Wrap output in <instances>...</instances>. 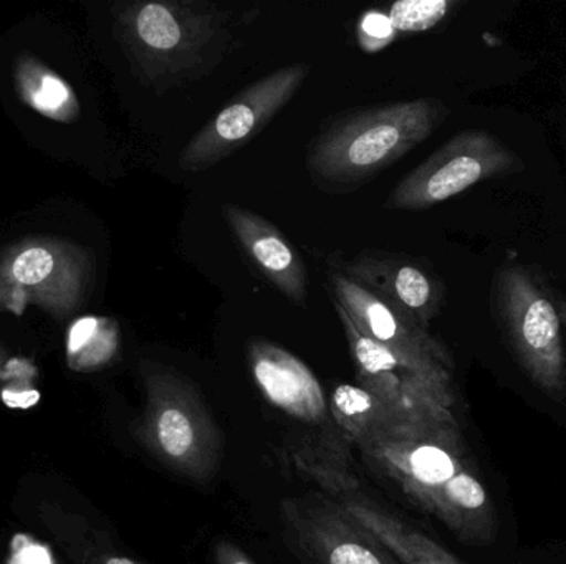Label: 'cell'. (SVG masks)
Here are the masks:
<instances>
[{
	"label": "cell",
	"mask_w": 566,
	"mask_h": 564,
	"mask_svg": "<svg viewBox=\"0 0 566 564\" xmlns=\"http://www.w3.org/2000/svg\"><path fill=\"white\" fill-rule=\"evenodd\" d=\"M363 460L459 540L488 546L497 535L494 503L475 473L455 414L402 413L376 400L349 437Z\"/></svg>",
	"instance_id": "6da1fadb"
},
{
	"label": "cell",
	"mask_w": 566,
	"mask_h": 564,
	"mask_svg": "<svg viewBox=\"0 0 566 564\" xmlns=\"http://www.w3.org/2000/svg\"><path fill=\"white\" fill-rule=\"evenodd\" d=\"M115 33L142 82L171 88L208 75L228 55L232 13L208 2L123 3Z\"/></svg>",
	"instance_id": "7a4b0ae2"
},
{
	"label": "cell",
	"mask_w": 566,
	"mask_h": 564,
	"mask_svg": "<svg viewBox=\"0 0 566 564\" xmlns=\"http://www.w3.org/2000/svg\"><path fill=\"white\" fill-rule=\"evenodd\" d=\"M448 113L444 103L431 98L349 113L315 139L310 172L329 191L358 188L426 141Z\"/></svg>",
	"instance_id": "3957f363"
},
{
	"label": "cell",
	"mask_w": 566,
	"mask_h": 564,
	"mask_svg": "<svg viewBox=\"0 0 566 564\" xmlns=\"http://www.w3.org/2000/svg\"><path fill=\"white\" fill-rule=\"evenodd\" d=\"M145 411L139 439L176 476L208 483L221 469L224 443L199 387L172 368L142 366Z\"/></svg>",
	"instance_id": "277c9868"
},
{
	"label": "cell",
	"mask_w": 566,
	"mask_h": 564,
	"mask_svg": "<svg viewBox=\"0 0 566 564\" xmlns=\"http://www.w3.org/2000/svg\"><path fill=\"white\" fill-rule=\"evenodd\" d=\"M95 281L92 251L55 235H30L0 254V313L39 308L55 320L80 310Z\"/></svg>",
	"instance_id": "5b68a950"
},
{
	"label": "cell",
	"mask_w": 566,
	"mask_h": 564,
	"mask_svg": "<svg viewBox=\"0 0 566 564\" xmlns=\"http://www.w3.org/2000/svg\"><path fill=\"white\" fill-rule=\"evenodd\" d=\"M248 361L259 391L271 406L306 430L305 447L292 459L352 472L349 446L336 426L318 380L300 358L265 340H252Z\"/></svg>",
	"instance_id": "8992f818"
},
{
	"label": "cell",
	"mask_w": 566,
	"mask_h": 564,
	"mask_svg": "<svg viewBox=\"0 0 566 564\" xmlns=\"http://www.w3.org/2000/svg\"><path fill=\"white\" fill-rule=\"evenodd\" d=\"M495 307L525 373L545 393L558 396L565 387L562 317L547 291L531 272L509 265L495 278Z\"/></svg>",
	"instance_id": "52a82bcc"
},
{
	"label": "cell",
	"mask_w": 566,
	"mask_h": 564,
	"mask_svg": "<svg viewBox=\"0 0 566 564\" xmlns=\"http://www.w3.org/2000/svg\"><path fill=\"white\" fill-rule=\"evenodd\" d=\"M524 168L522 159L491 132L468 129L449 139L389 195L386 209L422 211L468 191L479 182L504 178Z\"/></svg>",
	"instance_id": "ba28073f"
},
{
	"label": "cell",
	"mask_w": 566,
	"mask_h": 564,
	"mask_svg": "<svg viewBox=\"0 0 566 564\" xmlns=\"http://www.w3.org/2000/svg\"><path fill=\"white\" fill-rule=\"evenodd\" d=\"M308 72L305 63H293L242 89L186 145L181 169L206 171L244 148L289 105Z\"/></svg>",
	"instance_id": "9c48e42d"
},
{
	"label": "cell",
	"mask_w": 566,
	"mask_h": 564,
	"mask_svg": "<svg viewBox=\"0 0 566 564\" xmlns=\"http://www.w3.org/2000/svg\"><path fill=\"white\" fill-rule=\"evenodd\" d=\"M283 530L308 564H402L395 553L332 497L283 500Z\"/></svg>",
	"instance_id": "30bf717a"
},
{
	"label": "cell",
	"mask_w": 566,
	"mask_h": 564,
	"mask_svg": "<svg viewBox=\"0 0 566 564\" xmlns=\"http://www.w3.org/2000/svg\"><path fill=\"white\" fill-rule=\"evenodd\" d=\"M335 310L348 340L359 387L402 413L426 416L454 414L455 393L452 380L428 373L402 360L378 341L366 337L356 328L338 301H335Z\"/></svg>",
	"instance_id": "8fae6325"
},
{
	"label": "cell",
	"mask_w": 566,
	"mask_h": 564,
	"mask_svg": "<svg viewBox=\"0 0 566 564\" xmlns=\"http://www.w3.org/2000/svg\"><path fill=\"white\" fill-rule=\"evenodd\" d=\"M333 295L359 331L402 360L436 376L452 380L454 361L448 348L408 313L356 284L342 268L329 272Z\"/></svg>",
	"instance_id": "7c38bea8"
},
{
	"label": "cell",
	"mask_w": 566,
	"mask_h": 564,
	"mask_svg": "<svg viewBox=\"0 0 566 564\" xmlns=\"http://www.w3.org/2000/svg\"><path fill=\"white\" fill-rule=\"evenodd\" d=\"M293 462L300 473L312 479L326 496L336 500L349 515L375 533L402 564H465L444 546L363 496L352 472H342L306 460Z\"/></svg>",
	"instance_id": "4fadbf2b"
},
{
	"label": "cell",
	"mask_w": 566,
	"mask_h": 564,
	"mask_svg": "<svg viewBox=\"0 0 566 564\" xmlns=\"http://www.w3.org/2000/svg\"><path fill=\"white\" fill-rule=\"evenodd\" d=\"M356 284L385 298L428 330L441 310V284L416 262L399 255L361 254L342 268Z\"/></svg>",
	"instance_id": "5bb4252c"
},
{
	"label": "cell",
	"mask_w": 566,
	"mask_h": 564,
	"mask_svg": "<svg viewBox=\"0 0 566 564\" xmlns=\"http://www.w3.org/2000/svg\"><path fill=\"white\" fill-rule=\"evenodd\" d=\"M222 214L244 247L245 254L265 278L290 300L303 304L308 277L298 252L290 244L289 238L272 222L249 209L226 204Z\"/></svg>",
	"instance_id": "9a60e30c"
},
{
	"label": "cell",
	"mask_w": 566,
	"mask_h": 564,
	"mask_svg": "<svg viewBox=\"0 0 566 564\" xmlns=\"http://www.w3.org/2000/svg\"><path fill=\"white\" fill-rule=\"evenodd\" d=\"M15 86L29 108L53 121L72 123L78 118L80 103L69 83L33 56L17 60Z\"/></svg>",
	"instance_id": "2e32d148"
},
{
	"label": "cell",
	"mask_w": 566,
	"mask_h": 564,
	"mask_svg": "<svg viewBox=\"0 0 566 564\" xmlns=\"http://www.w3.org/2000/svg\"><path fill=\"white\" fill-rule=\"evenodd\" d=\"M118 351V327L103 317L76 320L66 340V361L75 371H95L106 366Z\"/></svg>",
	"instance_id": "e0dca14e"
},
{
	"label": "cell",
	"mask_w": 566,
	"mask_h": 564,
	"mask_svg": "<svg viewBox=\"0 0 566 564\" xmlns=\"http://www.w3.org/2000/svg\"><path fill=\"white\" fill-rule=\"evenodd\" d=\"M458 2L451 0H399L389 9L395 32H424L441 23Z\"/></svg>",
	"instance_id": "ac0fdd59"
},
{
	"label": "cell",
	"mask_w": 566,
	"mask_h": 564,
	"mask_svg": "<svg viewBox=\"0 0 566 564\" xmlns=\"http://www.w3.org/2000/svg\"><path fill=\"white\" fill-rule=\"evenodd\" d=\"M359 32H361V36L365 35V39H368L366 42L375 43L373 49H378L376 42H381V45H386L389 39H391L392 33H395V30H392L388 15H382V13L379 12H369L363 17Z\"/></svg>",
	"instance_id": "d6986e66"
},
{
	"label": "cell",
	"mask_w": 566,
	"mask_h": 564,
	"mask_svg": "<svg viewBox=\"0 0 566 564\" xmlns=\"http://www.w3.org/2000/svg\"><path fill=\"white\" fill-rule=\"evenodd\" d=\"M216 564H255L231 542H219L214 550Z\"/></svg>",
	"instance_id": "ffe728a7"
},
{
	"label": "cell",
	"mask_w": 566,
	"mask_h": 564,
	"mask_svg": "<svg viewBox=\"0 0 566 564\" xmlns=\"http://www.w3.org/2000/svg\"><path fill=\"white\" fill-rule=\"evenodd\" d=\"M10 564H52V560L42 546L25 543L22 549H15V555Z\"/></svg>",
	"instance_id": "44dd1931"
},
{
	"label": "cell",
	"mask_w": 566,
	"mask_h": 564,
	"mask_svg": "<svg viewBox=\"0 0 566 564\" xmlns=\"http://www.w3.org/2000/svg\"><path fill=\"white\" fill-rule=\"evenodd\" d=\"M105 564H139L135 560L126 558V556H109L105 560Z\"/></svg>",
	"instance_id": "7402d4cb"
},
{
	"label": "cell",
	"mask_w": 566,
	"mask_h": 564,
	"mask_svg": "<svg viewBox=\"0 0 566 564\" xmlns=\"http://www.w3.org/2000/svg\"><path fill=\"white\" fill-rule=\"evenodd\" d=\"M562 318H564L565 327H566V298L564 305H562Z\"/></svg>",
	"instance_id": "603a6c76"
}]
</instances>
